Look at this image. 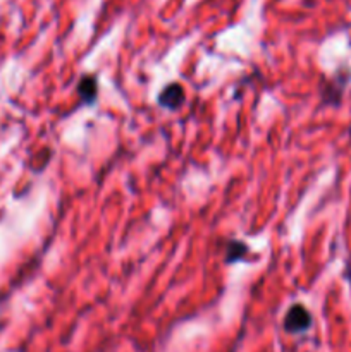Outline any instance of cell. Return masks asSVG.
Masks as SVG:
<instances>
[{
    "label": "cell",
    "mask_w": 351,
    "mask_h": 352,
    "mask_svg": "<svg viewBox=\"0 0 351 352\" xmlns=\"http://www.w3.org/2000/svg\"><path fill=\"white\" fill-rule=\"evenodd\" d=\"M78 95L83 105H93L98 96V79L95 74H83L78 82Z\"/></svg>",
    "instance_id": "obj_4"
},
{
    "label": "cell",
    "mask_w": 351,
    "mask_h": 352,
    "mask_svg": "<svg viewBox=\"0 0 351 352\" xmlns=\"http://www.w3.org/2000/svg\"><path fill=\"white\" fill-rule=\"evenodd\" d=\"M186 91L179 82H171L158 93V105L165 110H178L184 105Z\"/></svg>",
    "instance_id": "obj_3"
},
{
    "label": "cell",
    "mask_w": 351,
    "mask_h": 352,
    "mask_svg": "<svg viewBox=\"0 0 351 352\" xmlns=\"http://www.w3.org/2000/svg\"><path fill=\"white\" fill-rule=\"evenodd\" d=\"M248 253H250V250H248L246 244L240 243V241H231L226 248V263H236V261L244 260Z\"/></svg>",
    "instance_id": "obj_5"
},
{
    "label": "cell",
    "mask_w": 351,
    "mask_h": 352,
    "mask_svg": "<svg viewBox=\"0 0 351 352\" xmlns=\"http://www.w3.org/2000/svg\"><path fill=\"white\" fill-rule=\"evenodd\" d=\"M312 315L303 305H292L284 316V330L288 333H303L312 327Z\"/></svg>",
    "instance_id": "obj_1"
},
{
    "label": "cell",
    "mask_w": 351,
    "mask_h": 352,
    "mask_svg": "<svg viewBox=\"0 0 351 352\" xmlns=\"http://www.w3.org/2000/svg\"><path fill=\"white\" fill-rule=\"evenodd\" d=\"M343 72L344 71H339L334 78L323 81L322 96L323 102L329 103V105H339L344 88H346L348 81H350V72H346V74H343Z\"/></svg>",
    "instance_id": "obj_2"
}]
</instances>
